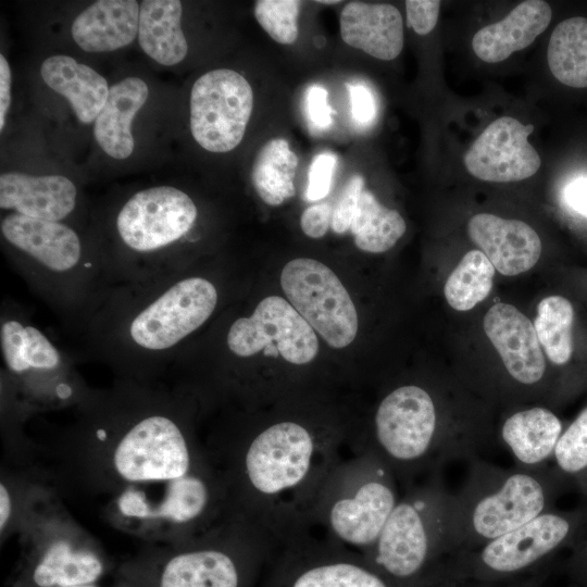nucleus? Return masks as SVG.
Returning a JSON list of instances; mask_svg holds the SVG:
<instances>
[{
    "instance_id": "nucleus-1",
    "label": "nucleus",
    "mask_w": 587,
    "mask_h": 587,
    "mask_svg": "<svg viewBox=\"0 0 587 587\" xmlns=\"http://www.w3.org/2000/svg\"><path fill=\"white\" fill-rule=\"evenodd\" d=\"M349 433L336 422L274 419L249 429L228 451L221 475L228 514L278 547L312 530L319 494L345 458Z\"/></svg>"
},
{
    "instance_id": "nucleus-2",
    "label": "nucleus",
    "mask_w": 587,
    "mask_h": 587,
    "mask_svg": "<svg viewBox=\"0 0 587 587\" xmlns=\"http://www.w3.org/2000/svg\"><path fill=\"white\" fill-rule=\"evenodd\" d=\"M191 267L111 286L73 333L79 354L142 382L171 367L221 303L217 282Z\"/></svg>"
},
{
    "instance_id": "nucleus-3",
    "label": "nucleus",
    "mask_w": 587,
    "mask_h": 587,
    "mask_svg": "<svg viewBox=\"0 0 587 587\" xmlns=\"http://www.w3.org/2000/svg\"><path fill=\"white\" fill-rule=\"evenodd\" d=\"M0 230L13 268L73 334L110 288L97 242L67 223L12 212Z\"/></svg>"
},
{
    "instance_id": "nucleus-4",
    "label": "nucleus",
    "mask_w": 587,
    "mask_h": 587,
    "mask_svg": "<svg viewBox=\"0 0 587 587\" xmlns=\"http://www.w3.org/2000/svg\"><path fill=\"white\" fill-rule=\"evenodd\" d=\"M435 396L424 386L404 384L377 404L369 434L350 451H370L405 487L454 461L471 462L485 452L487 438L477 427L447 423Z\"/></svg>"
},
{
    "instance_id": "nucleus-5",
    "label": "nucleus",
    "mask_w": 587,
    "mask_h": 587,
    "mask_svg": "<svg viewBox=\"0 0 587 587\" xmlns=\"http://www.w3.org/2000/svg\"><path fill=\"white\" fill-rule=\"evenodd\" d=\"M199 210L173 186H154L132 195L113 220V238L97 242L111 286L145 282L190 265L185 243Z\"/></svg>"
},
{
    "instance_id": "nucleus-6",
    "label": "nucleus",
    "mask_w": 587,
    "mask_h": 587,
    "mask_svg": "<svg viewBox=\"0 0 587 587\" xmlns=\"http://www.w3.org/2000/svg\"><path fill=\"white\" fill-rule=\"evenodd\" d=\"M567 486L548 465L505 469L482 458L469 462L462 486L451 495L449 555L476 549L554 509Z\"/></svg>"
},
{
    "instance_id": "nucleus-7",
    "label": "nucleus",
    "mask_w": 587,
    "mask_h": 587,
    "mask_svg": "<svg viewBox=\"0 0 587 587\" xmlns=\"http://www.w3.org/2000/svg\"><path fill=\"white\" fill-rule=\"evenodd\" d=\"M451 495L442 472L405 487L366 560L400 587H432L449 555Z\"/></svg>"
},
{
    "instance_id": "nucleus-8",
    "label": "nucleus",
    "mask_w": 587,
    "mask_h": 587,
    "mask_svg": "<svg viewBox=\"0 0 587 587\" xmlns=\"http://www.w3.org/2000/svg\"><path fill=\"white\" fill-rule=\"evenodd\" d=\"M390 469L370 451H350L324 483L311 514L312 530L366 554L400 499Z\"/></svg>"
},
{
    "instance_id": "nucleus-9",
    "label": "nucleus",
    "mask_w": 587,
    "mask_h": 587,
    "mask_svg": "<svg viewBox=\"0 0 587 587\" xmlns=\"http://www.w3.org/2000/svg\"><path fill=\"white\" fill-rule=\"evenodd\" d=\"M586 529L587 507L571 511L551 509L476 549L449 555L432 587L514 582L564 547L580 542Z\"/></svg>"
},
{
    "instance_id": "nucleus-10",
    "label": "nucleus",
    "mask_w": 587,
    "mask_h": 587,
    "mask_svg": "<svg viewBox=\"0 0 587 587\" xmlns=\"http://www.w3.org/2000/svg\"><path fill=\"white\" fill-rule=\"evenodd\" d=\"M3 380L32 400L67 402L83 391L71 354L38 327L29 311L5 299L0 311Z\"/></svg>"
},
{
    "instance_id": "nucleus-11",
    "label": "nucleus",
    "mask_w": 587,
    "mask_h": 587,
    "mask_svg": "<svg viewBox=\"0 0 587 587\" xmlns=\"http://www.w3.org/2000/svg\"><path fill=\"white\" fill-rule=\"evenodd\" d=\"M277 548L252 525L229 516L203 544L167 562L161 587H257Z\"/></svg>"
},
{
    "instance_id": "nucleus-12",
    "label": "nucleus",
    "mask_w": 587,
    "mask_h": 587,
    "mask_svg": "<svg viewBox=\"0 0 587 587\" xmlns=\"http://www.w3.org/2000/svg\"><path fill=\"white\" fill-rule=\"evenodd\" d=\"M257 587H400L357 551L315 532L279 546Z\"/></svg>"
},
{
    "instance_id": "nucleus-13",
    "label": "nucleus",
    "mask_w": 587,
    "mask_h": 587,
    "mask_svg": "<svg viewBox=\"0 0 587 587\" xmlns=\"http://www.w3.org/2000/svg\"><path fill=\"white\" fill-rule=\"evenodd\" d=\"M223 346L229 358L248 360L266 350L294 365L311 363L319 352L315 330L279 296L262 299L250 315H238L227 325Z\"/></svg>"
},
{
    "instance_id": "nucleus-14",
    "label": "nucleus",
    "mask_w": 587,
    "mask_h": 587,
    "mask_svg": "<svg viewBox=\"0 0 587 587\" xmlns=\"http://www.w3.org/2000/svg\"><path fill=\"white\" fill-rule=\"evenodd\" d=\"M280 286L289 303L327 345L341 349L355 339L354 303L327 265L311 258L294 259L282 270Z\"/></svg>"
},
{
    "instance_id": "nucleus-15",
    "label": "nucleus",
    "mask_w": 587,
    "mask_h": 587,
    "mask_svg": "<svg viewBox=\"0 0 587 587\" xmlns=\"http://www.w3.org/2000/svg\"><path fill=\"white\" fill-rule=\"evenodd\" d=\"M253 109V91L238 72L217 68L201 75L190 93L192 137L210 152H228L243 138Z\"/></svg>"
},
{
    "instance_id": "nucleus-16",
    "label": "nucleus",
    "mask_w": 587,
    "mask_h": 587,
    "mask_svg": "<svg viewBox=\"0 0 587 587\" xmlns=\"http://www.w3.org/2000/svg\"><path fill=\"white\" fill-rule=\"evenodd\" d=\"M532 124L511 116L490 123L464 155L466 170L476 178L509 183L528 178L540 167V157L529 143Z\"/></svg>"
},
{
    "instance_id": "nucleus-17",
    "label": "nucleus",
    "mask_w": 587,
    "mask_h": 587,
    "mask_svg": "<svg viewBox=\"0 0 587 587\" xmlns=\"http://www.w3.org/2000/svg\"><path fill=\"white\" fill-rule=\"evenodd\" d=\"M484 330L509 375L525 387L538 384L546 361L534 325L515 307L498 302L484 317Z\"/></svg>"
},
{
    "instance_id": "nucleus-18",
    "label": "nucleus",
    "mask_w": 587,
    "mask_h": 587,
    "mask_svg": "<svg viewBox=\"0 0 587 587\" xmlns=\"http://www.w3.org/2000/svg\"><path fill=\"white\" fill-rule=\"evenodd\" d=\"M467 233L492 266L505 276L530 270L541 253L539 236L523 221L479 213L470 218Z\"/></svg>"
},
{
    "instance_id": "nucleus-19",
    "label": "nucleus",
    "mask_w": 587,
    "mask_h": 587,
    "mask_svg": "<svg viewBox=\"0 0 587 587\" xmlns=\"http://www.w3.org/2000/svg\"><path fill=\"white\" fill-rule=\"evenodd\" d=\"M77 196L74 183L62 175L5 172L0 176V208L32 218L66 223Z\"/></svg>"
},
{
    "instance_id": "nucleus-20",
    "label": "nucleus",
    "mask_w": 587,
    "mask_h": 587,
    "mask_svg": "<svg viewBox=\"0 0 587 587\" xmlns=\"http://www.w3.org/2000/svg\"><path fill=\"white\" fill-rule=\"evenodd\" d=\"M339 24L342 40L371 57L389 61L402 51V16L391 4L349 2L341 10Z\"/></svg>"
},
{
    "instance_id": "nucleus-21",
    "label": "nucleus",
    "mask_w": 587,
    "mask_h": 587,
    "mask_svg": "<svg viewBox=\"0 0 587 587\" xmlns=\"http://www.w3.org/2000/svg\"><path fill=\"white\" fill-rule=\"evenodd\" d=\"M551 16L546 1H523L503 20L477 30L472 39L473 51L484 62H501L532 45L546 30Z\"/></svg>"
},
{
    "instance_id": "nucleus-22",
    "label": "nucleus",
    "mask_w": 587,
    "mask_h": 587,
    "mask_svg": "<svg viewBox=\"0 0 587 587\" xmlns=\"http://www.w3.org/2000/svg\"><path fill=\"white\" fill-rule=\"evenodd\" d=\"M139 9L135 0L96 1L76 16L72 37L87 52L123 48L138 35Z\"/></svg>"
},
{
    "instance_id": "nucleus-23",
    "label": "nucleus",
    "mask_w": 587,
    "mask_h": 587,
    "mask_svg": "<svg viewBox=\"0 0 587 587\" xmlns=\"http://www.w3.org/2000/svg\"><path fill=\"white\" fill-rule=\"evenodd\" d=\"M562 432L560 419L549 409L536 405L508 415L500 437L516 466L538 469L551 461Z\"/></svg>"
},
{
    "instance_id": "nucleus-24",
    "label": "nucleus",
    "mask_w": 587,
    "mask_h": 587,
    "mask_svg": "<svg viewBox=\"0 0 587 587\" xmlns=\"http://www.w3.org/2000/svg\"><path fill=\"white\" fill-rule=\"evenodd\" d=\"M149 96L147 84L135 76L112 85L98 114L93 135L100 148L111 158L123 160L134 150L132 122Z\"/></svg>"
},
{
    "instance_id": "nucleus-25",
    "label": "nucleus",
    "mask_w": 587,
    "mask_h": 587,
    "mask_svg": "<svg viewBox=\"0 0 587 587\" xmlns=\"http://www.w3.org/2000/svg\"><path fill=\"white\" fill-rule=\"evenodd\" d=\"M40 74L47 86L70 101L82 123L96 121L110 89L103 76L68 55L49 57Z\"/></svg>"
},
{
    "instance_id": "nucleus-26",
    "label": "nucleus",
    "mask_w": 587,
    "mask_h": 587,
    "mask_svg": "<svg viewBox=\"0 0 587 587\" xmlns=\"http://www.w3.org/2000/svg\"><path fill=\"white\" fill-rule=\"evenodd\" d=\"M180 17L182 2L177 0H146L140 4L139 45L147 55L162 65H175L187 54Z\"/></svg>"
},
{
    "instance_id": "nucleus-27",
    "label": "nucleus",
    "mask_w": 587,
    "mask_h": 587,
    "mask_svg": "<svg viewBox=\"0 0 587 587\" xmlns=\"http://www.w3.org/2000/svg\"><path fill=\"white\" fill-rule=\"evenodd\" d=\"M298 157L285 139L265 142L258 151L251 171L253 188L262 201L276 207L294 197Z\"/></svg>"
},
{
    "instance_id": "nucleus-28",
    "label": "nucleus",
    "mask_w": 587,
    "mask_h": 587,
    "mask_svg": "<svg viewBox=\"0 0 587 587\" xmlns=\"http://www.w3.org/2000/svg\"><path fill=\"white\" fill-rule=\"evenodd\" d=\"M553 76L574 88L587 87V18L575 16L553 29L547 50Z\"/></svg>"
},
{
    "instance_id": "nucleus-29",
    "label": "nucleus",
    "mask_w": 587,
    "mask_h": 587,
    "mask_svg": "<svg viewBox=\"0 0 587 587\" xmlns=\"http://www.w3.org/2000/svg\"><path fill=\"white\" fill-rule=\"evenodd\" d=\"M405 229L407 224L398 211L384 207L371 191H362L350 226L360 250L385 252L396 245Z\"/></svg>"
},
{
    "instance_id": "nucleus-30",
    "label": "nucleus",
    "mask_w": 587,
    "mask_h": 587,
    "mask_svg": "<svg viewBox=\"0 0 587 587\" xmlns=\"http://www.w3.org/2000/svg\"><path fill=\"white\" fill-rule=\"evenodd\" d=\"M101 561L91 552L74 551L63 540L55 541L34 571L39 587H76L90 585L102 573Z\"/></svg>"
},
{
    "instance_id": "nucleus-31",
    "label": "nucleus",
    "mask_w": 587,
    "mask_h": 587,
    "mask_svg": "<svg viewBox=\"0 0 587 587\" xmlns=\"http://www.w3.org/2000/svg\"><path fill=\"white\" fill-rule=\"evenodd\" d=\"M495 267L480 250L469 251L449 275L444 292L458 311H469L483 301L492 288Z\"/></svg>"
},
{
    "instance_id": "nucleus-32",
    "label": "nucleus",
    "mask_w": 587,
    "mask_h": 587,
    "mask_svg": "<svg viewBox=\"0 0 587 587\" xmlns=\"http://www.w3.org/2000/svg\"><path fill=\"white\" fill-rule=\"evenodd\" d=\"M573 322L574 310L567 299L550 296L538 304L534 327L547 357L557 365L567 363L572 357Z\"/></svg>"
},
{
    "instance_id": "nucleus-33",
    "label": "nucleus",
    "mask_w": 587,
    "mask_h": 587,
    "mask_svg": "<svg viewBox=\"0 0 587 587\" xmlns=\"http://www.w3.org/2000/svg\"><path fill=\"white\" fill-rule=\"evenodd\" d=\"M551 461L569 485L587 482V407L561 433Z\"/></svg>"
},
{
    "instance_id": "nucleus-34",
    "label": "nucleus",
    "mask_w": 587,
    "mask_h": 587,
    "mask_svg": "<svg viewBox=\"0 0 587 587\" xmlns=\"http://www.w3.org/2000/svg\"><path fill=\"white\" fill-rule=\"evenodd\" d=\"M300 7L297 0H259L254 4V16L273 40L292 45L299 35Z\"/></svg>"
},
{
    "instance_id": "nucleus-35",
    "label": "nucleus",
    "mask_w": 587,
    "mask_h": 587,
    "mask_svg": "<svg viewBox=\"0 0 587 587\" xmlns=\"http://www.w3.org/2000/svg\"><path fill=\"white\" fill-rule=\"evenodd\" d=\"M363 190L364 179L358 174L351 176L342 187L333 205L330 225L336 234H344L350 229Z\"/></svg>"
},
{
    "instance_id": "nucleus-36",
    "label": "nucleus",
    "mask_w": 587,
    "mask_h": 587,
    "mask_svg": "<svg viewBox=\"0 0 587 587\" xmlns=\"http://www.w3.org/2000/svg\"><path fill=\"white\" fill-rule=\"evenodd\" d=\"M337 157L330 151L316 154L309 166L305 198L310 201L323 199L330 190Z\"/></svg>"
},
{
    "instance_id": "nucleus-37",
    "label": "nucleus",
    "mask_w": 587,
    "mask_h": 587,
    "mask_svg": "<svg viewBox=\"0 0 587 587\" xmlns=\"http://www.w3.org/2000/svg\"><path fill=\"white\" fill-rule=\"evenodd\" d=\"M440 10L438 0H408V25L419 35L429 34L436 26Z\"/></svg>"
},
{
    "instance_id": "nucleus-38",
    "label": "nucleus",
    "mask_w": 587,
    "mask_h": 587,
    "mask_svg": "<svg viewBox=\"0 0 587 587\" xmlns=\"http://www.w3.org/2000/svg\"><path fill=\"white\" fill-rule=\"evenodd\" d=\"M352 117L358 124L367 125L377 115V102L372 90L362 83L347 85Z\"/></svg>"
},
{
    "instance_id": "nucleus-39",
    "label": "nucleus",
    "mask_w": 587,
    "mask_h": 587,
    "mask_svg": "<svg viewBox=\"0 0 587 587\" xmlns=\"http://www.w3.org/2000/svg\"><path fill=\"white\" fill-rule=\"evenodd\" d=\"M307 111L313 126L326 129L333 122V110L328 104L327 90L321 85H312L307 92Z\"/></svg>"
},
{
    "instance_id": "nucleus-40",
    "label": "nucleus",
    "mask_w": 587,
    "mask_h": 587,
    "mask_svg": "<svg viewBox=\"0 0 587 587\" xmlns=\"http://www.w3.org/2000/svg\"><path fill=\"white\" fill-rule=\"evenodd\" d=\"M333 205L328 202L308 207L300 217L302 232L310 238L323 237L332 223Z\"/></svg>"
},
{
    "instance_id": "nucleus-41",
    "label": "nucleus",
    "mask_w": 587,
    "mask_h": 587,
    "mask_svg": "<svg viewBox=\"0 0 587 587\" xmlns=\"http://www.w3.org/2000/svg\"><path fill=\"white\" fill-rule=\"evenodd\" d=\"M565 204L576 214L587 220V176L578 177L564 189Z\"/></svg>"
},
{
    "instance_id": "nucleus-42",
    "label": "nucleus",
    "mask_w": 587,
    "mask_h": 587,
    "mask_svg": "<svg viewBox=\"0 0 587 587\" xmlns=\"http://www.w3.org/2000/svg\"><path fill=\"white\" fill-rule=\"evenodd\" d=\"M11 68L4 58L0 54V130L3 129L5 124V115L11 103Z\"/></svg>"
},
{
    "instance_id": "nucleus-43",
    "label": "nucleus",
    "mask_w": 587,
    "mask_h": 587,
    "mask_svg": "<svg viewBox=\"0 0 587 587\" xmlns=\"http://www.w3.org/2000/svg\"><path fill=\"white\" fill-rule=\"evenodd\" d=\"M12 504L11 498L7 487L1 484L0 486V528L1 532L4 529L9 517L11 515Z\"/></svg>"
},
{
    "instance_id": "nucleus-44",
    "label": "nucleus",
    "mask_w": 587,
    "mask_h": 587,
    "mask_svg": "<svg viewBox=\"0 0 587 587\" xmlns=\"http://www.w3.org/2000/svg\"><path fill=\"white\" fill-rule=\"evenodd\" d=\"M476 587H540L537 578H528L499 585H477Z\"/></svg>"
},
{
    "instance_id": "nucleus-45",
    "label": "nucleus",
    "mask_w": 587,
    "mask_h": 587,
    "mask_svg": "<svg viewBox=\"0 0 587 587\" xmlns=\"http://www.w3.org/2000/svg\"><path fill=\"white\" fill-rule=\"evenodd\" d=\"M317 2H319V3H326V4H329V3H339V1H335V0H333V1H327V0L322 1V0H321V1H317Z\"/></svg>"
},
{
    "instance_id": "nucleus-46",
    "label": "nucleus",
    "mask_w": 587,
    "mask_h": 587,
    "mask_svg": "<svg viewBox=\"0 0 587 587\" xmlns=\"http://www.w3.org/2000/svg\"><path fill=\"white\" fill-rule=\"evenodd\" d=\"M76 587H95L92 585H85V586H76Z\"/></svg>"
}]
</instances>
